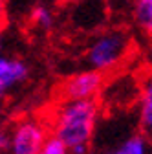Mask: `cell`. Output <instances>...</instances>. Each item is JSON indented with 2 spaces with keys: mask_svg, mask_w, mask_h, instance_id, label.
<instances>
[{
  "mask_svg": "<svg viewBox=\"0 0 152 154\" xmlns=\"http://www.w3.org/2000/svg\"><path fill=\"white\" fill-rule=\"evenodd\" d=\"M0 152H11V130L0 127Z\"/></svg>",
  "mask_w": 152,
  "mask_h": 154,
  "instance_id": "cell-11",
  "label": "cell"
},
{
  "mask_svg": "<svg viewBox=\"0 0 152 154\" xmlns=\"http://www.w3.org/2000/svg\"><path fill=\"white\" fill-rule=\"evenodd\" d=\"M130 50V37L123 29H108L92 38L86 48V64L103 73L121 66Z\"/></svg>",
  "mask_w": 152,
  "mask_h": 154,
  "instance_id": "cell-2",
  "label": "cell"
},
{
  "mask_svg": "<svg viewBox=\"0 0 152 154\" xmlns=\"http://www.w3.org/2000/svg\"><path fill=\"white\" fill-rule=\"evenodd\" d=\"M132 18L145 35L152 37V0H136L132 8Z\"/></svg>",
  "mask_w": 152,
  "mask_h": 154,
  "instance_id": "cell-8",
  "label": "cell"
},
{
  "mask_svg": "<svg viewBox=\"0 0 152 154\" xmlns=\"http://www.w3.org/2000/svg\"><path fill=\"white\" fill-rule=\"evenodd\" d=\"M31 20H33L35 26H39L42 29H50L55 24V17H53L51 9L48 6H37L31 11Z\"/></svg>",
  "mask_w": 152,
  "mask_h": 154,
  "instance_id": "cell-9",
  "label": "cell"
},
{
  "mask_svg": "<svg viewBox=\"0 0 152 154\" xmlns=\"http://www.w3.org/2000/svg\"><path fill=\"white\" fill-rule=\"evenodd\" d=\"M0 48H2V35H0Z\"/></svg>",
  "mask_w": 152,
  "mask_h": 154,
  "instance_id": "cell-14",
  "label": "cell"
},
{
  "mask_svg": "<svg viewBox=\"0 0 152 154\" xmlns=\"http://www.w3.org/2000/svg\"><path fill=\"white\" fill-rule=\"evenodd\" d=\"M103 88H105L103 72L88 68L68 77L62 86V94L66 99H96Z\"/></svg>",
  "mask_w": 152,
  "mask_h": 154,
  "instance_id": "cell-4",
  "label": "cell"
},
{
  "mask_svg": "<svg viewBox=\"0 0 152 154\" xmlns=\"http://www.w3.org/2000/svg\"><path fill=\"white\" fill-rule=\"evenodd\" d=\"M152 38V37H150ZM147 61H148V64L152 66V44H150V48H148V53H147Z\"/></svg>",
  "mask_w": 152,
  "mask_h": 154,
  "instance_id": "cell-12",
  "label": "cell"
},
{
  "mask_svg": "<svg viewBox=\"0 0 152 154\" xmlns=\"http://www.w3.org/2000/svg\"><path fill=\"white\" fill-rule=\"evenodd\" d=\"M148 138L147 134H128L125 140H121L116 147H114V152L117 154H145L148 152Z\"/></svg>",
  "mask_w": 152,
  "mask_h": 154,
  "instance_id": "cell-7",
  "label": "cell"
},
{
  "mask_svg": "<svg viewBox=\"0 0 152 154\" xmlns=\"http://www.w3.org/2000/svg\"><path fill=\"white\" fill-rule=\"evenodd\" d=\"M46 136H48V130L41 121L24 119L11 128V152L13 154H41Z\"/></svg>",
  "mask_w": 152,
  "mask_h": 154,
  "instance_id": "cell-3",
  "label": "cell"
},
{
  "mask_svg": "<svg viewBox=\"0 0 152 154\" xmlns=\"http://www.w3.org/2000/svg\"><path fill=\"white\" fill-rule=\"evenodd\" d=\"M4 13V0H0V15Z\"/></svg>",
  "mask_w": 152,
  "mask_h": 154,
  "instance_id": "cell-13",
  "label": "cell"
},
{
  "mask_svg": "<svg viewBox=\"0 0 152 154\" xmlns=\"http://www.w3.org/2000/svg\"><path fill=\"white\" fill-rule=\"evenodd\" d=\"M28 73L29 70L24 61L0 55V97L22 85L28 79Z\"/></svg>",
  "mask_w": 152,
  "mask_h": 154,
  "instance_id": "cell-5",
  "label": "cell"
},
{
  "mask_svg": "<svg viewBox=\"0 0 152 154\" xmlns=\"http://www.w3.org/2000/svg\"><path fill=\"white\" fill-rule=\"evenodd\" d=\"M99 106L96 99H64L53 116V134H57L71 154H86L96 136Z\"/></svg>",
  "mask_w": 152,
  "mask_h": 154,
  "instance_id": "cell-1",
  "label": "cell"
},
{
  "mask_svg": "<svg viewBox=\"0 0 152 154\" xmlns=\"http://www.w3.org/2000/svg\"><path fill=\"white\" fill-rule=\"evenodd\" d=\"M66 152H70L68 145L57 136V134H48L44 143H42L41 154H66Z\"/></svg>",
  "mask_w": 152,
  "mask_h": 154,
  "instance_id": "cell-10",
  "label": "cell"
},
{
  "mask_svg": "<svg viewBox=\"0 0 152 154\" xmlns=\"http://www.w3.org/2000/svg\"><path fill=\"white\" fill-rule=\"evenodd\" d=\"M139 127L147 136H152V75H148L147 79L141 83L139 88Z\"/></svg>",
  "mask_w": 152,
  "mask_h": 154,
  "instance_id": "cell-6",
  "label": "cell"
}]
</instances>
